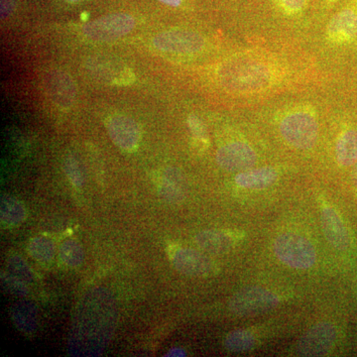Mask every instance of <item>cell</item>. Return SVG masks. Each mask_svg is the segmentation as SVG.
<instances>
[{"label":"cell","instance_id":"cell-1","mask_svg":"<svg viewBox=\"0 0 357 357\" xmlns=\"http://www.w3.org/2000/svg\"><path fill=\"white\" fill-rule=\"evenodd\" d=\"M283 69L273 61L251 54L225 61L218 68L217 77L227 91L252 95L274 88L283 79Z\"/></svg>","mask_w":357,"mask_h":357},{"label":"cell","instance_id":"cell-2","mask_svg":"<svg viewBox=\"0 0 357 357\" xmlns=\"http://www.w3.org/2000/svg\"><path fill=\"white\" fill-rule=\"evenodd\" d=\"M107 296V295H105ZM102 297L96 296L86 298L84 307L76 321V328L73 331L70 347L74 349V356H96L107 344L109 337V326L114 321V314H107L112 309L109 297H105L102 306H98Z\"/></svg>","mask_w":357,"mask_h":357},{"label":"cell","instance_id":"cell-3","mask_svg":"<svg viewBox=\"0 0 357 357\" xmlns=\"http://www.w3.org/2000/svg\"><path fill=\"white\" fill-rule=\"evenodd\" d=\"M279 130L286 142L298 149H311L319 137L316 110L309 105H298L284 112Z\"/></svg>","mask_w":357,"mask_h":357},{"label":"cell","instance_id":"cell-4","mask_svg":"<svg viewBox=\"0 0 357 357\" xmlns=\"http://www.w3.org/2000/svg\"><path fill=\"white\" fill-rule=\"evenodd\" d=\"M275 255L283 264L294 269L306 270L317 261V251L306 237L285 232L275 239Z\"/></svg>","mask_w":357,"mask_h":357},{"label":"cell","instance_id":"cell-5","mask_svg":"<svg viewBox=\"0 0 357 357\" xmlns=\"http://www.w3.org/2000/svg\"><path fill=\"white\" fill-rule=\"evenodd\" d=\"M279 298L271 291L262 287H248L237 292L229 301V310L239 317L263 314L276 307Z\"/></svg>","mask_w":357,"mask_h":357},{"label":"cell","instance_id":"cell-6","mask_svg":"<svg viewBox=\"0 0 357 357\" xmlns=\"http://www.w3.org/2000/svg\"><path fill=\"white\" fill-rule=\"evenodd\" d=\"M135 20L126 13H114L102 16L84 26L86 38L96 42L114 41L132 31Z\"/></svg>","mask_w":357,"mask_h":357},{"label":"cell","instance_id":"cell-7","mask_svg":"<svg viewBox=\"0 0 357 357\" xmlns=\"http://www.w3.org/2000/svg\"><path fill=\"white\" fill-rule=\"evenodd\" d=\"M157 50L175 55H196L203 50L204 39L199 33L185 29H171L160 33L153 40Z\"/></svg>","mask_w":357,"mask_h":357},{"label":"cell","instance_id":"cell-8","mask_svg":"<svg viewBox=\"0 0 357 357\" xmlns=\"http://www.w3.org/2000/svg\"><path fill=\"white\" fill-rule=\"evenodd\" d=\"M337 340L335 326L321 323L312 326L298 342L296 354L299 356H323L332 351Z\"/></svg>","mask_w":357,"mask_h":357},{"label":"cell","instance_id":"cell-9","mask_svg":"<svg viewBox=\"0 0 357 357\" xmlns=\"http://www.w3.org/2000/svg\"><path fill=\"white\" fill-rule=\"evenodd\" d=\"M257 155L244 141H232L218 150V166L229 172H243L255 165Z\"/></svg>","mask_w":357,"mask_h":357},{"label":"cell","instance_id":"cell-10","mask_svg":"<svg viewBox=\"0 0 357 357\" xmlns=\"http://www.w3.org/2000/svg\"><path fill=\"white\" fill-rule=\"evenodd\" d=\"M326 38L335 45L351 44L357 38V0L333 16L326 27Z\"/></svg>","mask_w":357,"mask_h":357},{"label":"cell","instance_id":"cell-11","mask_svg":"<svg viewBox=\"0 0 357 357\" xmlns=\"http://www.w3.org/2000/svg\"><path fill=\"white\" fill-rule=\"evenodd\" d=\"M107 131L112 142L122 150L131 151L139 144V126L128 116L112 117L107 123Z\"/></svg>","mask_w":357,"mask_h":357},{"label":"cell","instance_id":"cell-12","mask_svg":"<svg viewBox=\"0 0 357 357\" xmlns=\"http://www.w3.org/2000/svg\"><path fill=\"white\" fill-rule=\"evenodd\" d=\"M321 222L328 243L337 250H347L351 246V236L337 211L330 206L324 208L321 211Z\"/></svg>","mask_w":357,"mask_h":357},{"label":"cell","instance_id":"cell-13","mask_svg":"<svg viewBox=\"0 0 357 357\" xmlns=\"http://www.w3.org/2000/svg\"><path fill=\"white\" fill-rule=\"evenodd\" d=\"M172 261L178 272L190 276H204L210 274L213 269V263L208 256L192 248L178 249Z\"/></svg>","mask_w":357,"mask_h":357},{"label":"cell","instance_id":"cell-14","mask_svg":"<svg viewBox=\"0 0 357 357\" xmlns=\"http://www.w3.org/2000/svg\"><path fill=\"white\" fill-rule=\"evenodd\" d=\"M278 173L273 168L248 169L239 172L236 177V183L239 187L248 190H263L276 182Z\"/></svg>","mask_w":357,"mask_h":357},{"label":"cell","instance_id":"cell-15","mask_svg":"<svg viewBox=\"0 0 357 357\" xmlns=\"http://www.w3.org/2000/svg\"><path fill=\"white\" fill-rule=\"evenodd\" d=\"M335 159L342 167H352L357 162V129L347 128L335 143Z\"/></svg>","mask_w":357,"mask_h":357},{"label":"cell","instance_id":"cell-16","mask_svg":"<svg viewBox=\"0 0 357 357\" xmlns=\"http://www.w3.org/2000/svg\"><path fill=\"white\" fill-rule=\"evenodd\" d=\"M196 243L204 252L220 255L229 251L234 241L225 232L208 229L199 232L196 236Z\"/></svg>","mask_w":357,"mask_h":357},{"label":"cell","instance_id":"cell-17","mask_svg":"<svg viewBox=\"0 0 357 357\" xmlns=\"http://www.w3.org/2000/svg\"><path fill=\"white\" fill-rule=\"evenodd\" d=\"M36 309L30 303H20L13 307L11 317L18 330L25 333H31L36 330Z\"/></svg>","mask_w":357,"mask_h":357},{"label":"cell","instance_id":"cell-18","mask_svg":"<svg viewBox=\"0 0 357 357\" xmlns=\"http://www.w3.org/2000/svg\"><path fill=\"white\" fill-rule=\"evenodd\" d=\"M1 222L8 227H16L23 222L26 218V211L23 204L13 197L3 196L0 208Z\"/></svg>","mask_w":357,"mask_h":357},{"label":"cell","instance_id":"cell-19","mask_svg":"<svg viewBox=\"0 0 357 357\" xmlns=\"http://www.w3.org/2000/svg\"><path fill=\"white\" fill-rule=\"evenodd\" d=\"M50 89L52 98H55L59 103H65V105L72 102L76 93L74 84L72 83L69 77L62 73L52 75Z\"/></svg>","mask_w":357,"mask_h":357},{"label":"cell","instance_id":"cell-20","mask_svg":"<svg viewBox=\"0 0 357 357\" xmlns=\"http://www.w3.org/2000/svg\"><path fill=\"white\" fill-rule=\"evenodd\" d=\"M256 340L255 335L248 331H234L225 340V347L230 352L234 354H243L255 349Z\"/></svg>","mask_w":357,"mask_h":357},{"label":"cell","instance_id":"cell-21","mask_svg":"<svg viewBox=\"0 0 357 357\" xmlns=\"http://www.w3.org/2000/svg\"><path fill=\"white\" fill-rule=\"evenodd\" d=\"M59 255L63 263L69 267H77L84 262V249L81 244L74 239H67L62 243Z\"/></svg>","mask_w":357,"mask_h":357},{"label":"cell","instance_id":"cell-22","mask_svg":"<svg viewBox=\"0 0 357 357\" xmlns=\"http://www.w3.org/2000/svg\"><path fill=\"white\" fill-rule=\"evenodd\" d=\"M30 255L41 263L50 262L55 256V245L51 239L47 237H36L32 239L28 246Z\"/></svg>","mask_w":357,"mask_h":357},{"label":"cell","instance_id":"cell-23","mask_svg":"<svg viewBox=\"0 0 357 357\" xmlns=\"http://www.w3.org/2000/svg\"><path fill=\"white\" fill-rule=\"evenodd\" d=\"M1 282L4 290L11 295L24 297L28 294V288L25 282L21 280L18 277L14 276L10 272L1 274Z\"/></svg>","mask_w":357,"mask_h":357},{"label":"cell","instance_id":"cell-24","mask_svg":"<svg viewBox=\"0 0 357 357\" xmlns=\"http://www.w3.org/2000/svg\"><path fill=\"white\" fill-rule=\"evenodd\" d=\"M161 191L165 199L171 202L180 201L184 195L177 176L171 175V174L167 176L166 180L162 184Z\"/></svg>","mask_w":357,"mask_h":357},{"label":"cell","instance_id":"cell-25","mask_svg":"<svg viewBox=\"0 0 357 357\" xmlns=\"http://www.w3.org/2000/svg\"><path fill=\"white\" fill-rule=\"evenodd\" d=\"M8 269L11 274L18 277L21 280L26 282H31L33 280V275L31 269L28 266L27 263L18 256H13L9 258Z\"/></svg>","mask_w":357,"mask_h":357},{"label":"cell","instance_id":"cell-26","mask_svg":"<svg viewBox=\"0 0 357 357\" xmlns=\"http://www.w3.org/2000/svg\"><path fill=\"white\" fill-rule=\"evenodd\" d=\"M65 172L69 178L70 182L72 183L75 187L81 188L84 185V177L82 174L81 168L79 164L74 158L69 157L65 161L64 164Z\"/></svg>","mask_w":357,"mask_h":357},{"label":"cell","instance_id":"cell-27","mask_svg":"<svg viewBox=\"0 0 357 357\" xmlns=\"http://www.w3.org/2000/svg\"><path fill=\"white\" fill-rule=\"evenodd\" d=\"M279 8L287 15H298L306 8L307 0H275Z\"/></svg>","mask_w":357,"mask_h":357},{"label":"cell","instance_id":"cell-28","mask_svg":"<svg viewBox=\"0 0 357 357\" xmlns=\"http://www.w3.org/2000/svg\"><path fill=\"white\" fill-rule=\"evenodd\" d=\"M188 126H189L190 130H191L195 138L202 141V142L206 140L208 136H206V128H204L203 121L198 116L190 115L189 119H188Z\"/></svg>","mask_w":357,"mask_h":357},{"label":"cell","instance_id":"cell-29","mask_svg":"<svg viewBox=\"0 0 357 357\" xmlns=\"http://www.w3.org/2000/svg\"><path fill=\"white\" fill-rule=\"evenodd\" d=\"M16 0H1V18L7 20L13 13Z\"/></svg>","mask_w":357,"mask_h":357},{"label":"cell","instance_id":"cell-30","mask_svg":"<svg viewBox=\"0 0 357 357\" xmlns=\"http://www.w3.org/2000/svg\"><path fill=\"white\" fill-rule=\"evenodd\" d=\"M166 356H185V351L184 349H180V347H175V349H171L166 354Z\"/></svg>","mask_w":357,"mask_h":357},{"label":"cell","instance_id":"cell-31","mask_svg":"<svg viewBox=\"0 0 357 357\" xmlns=\"http://www.w3.org/2000/svg\"><path fill=\"white\" fill-rule=\"evenodd\" d=\"M158 1L168 6L178 7L182 4L183 0H158Z\"/></svg>","mask_w":357,"mask_h":357},{"label":"cell","instance_id":"cell-32","mask_svg":"<svg viewBox=\"0 0 357 357\" xmlns=\"http://www.w3.org/2000/svg\"><path fill=\"white\" fill-rule=\"evenodd\" d=\"M352 167H354V169H352L351 172V182L352 185H354V189H356L357 192V162Z\"/></svg>","mask_w":357,"mask_h":357},{"label":"cell","instance_id":"cell-33","mask_svg":"<svg viewBox=\"0 0 357 357\" xmlns=\"http://www.w3.org/2000/svg\"><path fill=\"white\" fill-rule=\"evenodd\" d=\"M337 1H340V0H328V4H331V6L337 3Z\"/></svg>","mask_w":357,"mask_h":357},{"label":"cell","instance_id":"cell-34","mask_svg":"<svg viewBox=\"0 0 357 357\" xmlns=\"http://www.w3.org/2000/svg\"><path fill=\"white\" fill-rule=\"evenodd\" d=\"M67 1H69V2H77V1H79V0H67Z\"/></svg>","mask_w":357,"mask_h":357}]
</instances>
